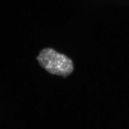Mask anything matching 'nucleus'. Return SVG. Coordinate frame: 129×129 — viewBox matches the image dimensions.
Returning a JSON list of instances; mask_svg holds the SVG:
<instances>
[{
	"label": "nucleus",
	"instance_id": "nucleus-1",
	"mask_svg": "<svg viewBox=\"0 0 129 129\" xmlns=\"http://www.w3.org/2000/svg\"><path fill=\"white\" fill-rule=\"evenodd\" d=\"M37 59L43 68L53 75L66 77L74 70L72 60L51 48L43 49L39 53Z\"/></svg>",
	"mask_w": 129,
	"mask_h": 129
}]
</instances>
